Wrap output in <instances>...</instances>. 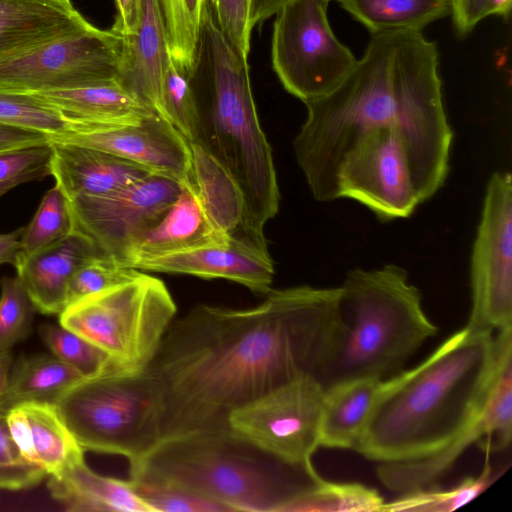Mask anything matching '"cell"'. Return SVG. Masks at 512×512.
<instances>
[{
  "mask_svg": "<svg viewBox=\"0 0 512 512\" xmlns=\"http://www.w3.org/2000/svg\"><path fill=\"white\" fill-rule=\"evenodd\" d=\"M340 287L270 290L258 305H198L174 319L145 368L163 398L161 440L228 427L235 409L317 378L345 333Z\"/></svg>",
  "mask_w": 512,
  "mask_h": 512,
  "instance_id": "1",
  "label": "cell"
},
{
  "mask_svg": "<svg viewBox=\"0 0 512 512\" xmlns=\"http://www.w3.org/2000/svg\"><path fill=\"white\" fill-rule=\"evenodd\" d=\"M304 104L307 118L293 147L316 200L339 198L344 157L381 128L395 129L403 137L422 203L442 187L453 132L443 104L437 44L422 32L371 34L342 82Z\"/></svg>",
  "mask_w": 512,
  "mask_h": 512,
  "instance_id": "2",
  "label": "cell"
},
{
  "mask_svg": "<svg viewBox=\"0 0 512 512\" xmlns=\"http://www.w3.org/2000/svg\"><path fill=\"white\" fill-rule=\"evenodd\" d=\"M496 372L493 332L465 326L417 366L387 378L353 449L378 463L445 450L478 425Z\"/></svg>",
  "mask_w": 512,
  "mask_h": 512,
  "instance_id": "3",
  "label": "cell"
},
{
  "mask_svg": "<svg viewBox=\"0 0 512 512\" xmlns=\"http://www.w3.org/2000/svg\"><path fill=\"white\" fill-rule=\"evenodd\" d=\"M128 480L135 489L184 490L230 512H285L324 479L312 461L282 460L223 427L161 440L129 465Z\"/></svg>",
  "mask_w": 512,
  "mask_h": 512,
  "instance_id": "4",
  "label": "cell"
},
{
  "mask_svg": "<svg viewBox=\"0 0 512 512\" xmlns=\"http://www.w3.org/2000/svg\"><path fill=\"white\" fill-rule=\"evenodd\" d=\"M201 47L209 82L196 92V141L230 178L242 201V223L263 233L279 210L280 192L271 146L261 128L253 99L249 66L217 26L207 4Z\"/></svg>",
  "mask_w": 512,
  "mask_h": 512,
  "instance_id": "5",
  "label": "cell"
},
{
  "mask_svg": "<svg viewBox=\"0 0 512 512\" xmlns=\"http://www.w3.org/2000/svg\"><path fill=\"white\" fill-rule=\"evenodd\" d=\"M421 300L420 290L408 282L400 266L349 271L339 300L345 333L316 378L323 389L359 378L385 379L403 371L438 331Z\"/></svg>",
  "mask_w": 512,
  "mask_h": 512,
  "instance_id": "6",
  "label": "cell"
},
{
  "mask_svg": "<svg viewBox=\"0 0 512 512\" xmlns=\"http://www.w3.org/2000/svg\"><path fill=\"white\" fill-rule=\"evenodd\" d=\"M54 406L84 451L120 455L130 465L161 441L163 398L146 369L83 377Z\"/></svg>",
  "mask_w": 512,
  "mask_h": 512,
  "instance_id": "7",
  "label": "cell"
},
{
  "mask_svg": "<svg viewBox=\"0 0 512 512\" xmlns=\"http://www.w3.org/2000/svg\"><path fill=\"white\" fill-rule=\"evenodd\" d=\"M177 307L166 285L139 273L85 296L59 314V324L82 336L123 370H144L175 319Z\"/></svg>",
  "mask_w": 512,
  "mask_h": 512,
  "instance_id": "8",
  "label": "cell"
},
{
  "mask_svg": "<svg viewBox=\"0 0 512 512\" xmlns=\"http://www.w3.org/2000/svg\"><path fill=\"white\" fill-rule=\"evenodd\" d=\"M328 4L327 0H292L273 25V70L285 90L304 103L334 90L357 62L333 32Z\"/></svg>",
  "mask_w": 512,
  "mask_h": 512,
  "instance_id": "9",
  "label": "cell"
},
{
  "mask_svg": "<svg viewBox=\"0 0 512 512\" xmlns=\"http://www.w3.org/2000/svg\"><path fill=\"white\" fill-rule=\"evenodd\" d=\"M471 311L466 327L493 332L512 325V178L490 177L471 254Z\"/></svg>",
  "mask_w": 512,
  "mask_h": 512,
  "instance_id": "10",
  "label": "cell"
},
{
  "mask_svg": "<svg viewBox=\"0 0 512 512\" xmlns=\"http://www.w3.org/2000/svg\"><path fill=\"white\" fill-rule=\"evenodd\" d=\"M325 390L299 377L235 410L229 429L263 451L291 463L311 462L319 446Z\"/></svg>",
  "mask_w": 512,
  "mask_h": 512,
  "instance_id": "11",
  "label": "cell"
},
{
  "mask_svg": "<svg viewBox=\"0 0 512 512\" xmlns=\"http://www.w3.org/2000/svg\"><path fill=\"white\" fill-rule=\"evenodd\" d=\"M123 37L95 26L0 63V89H72L117 80Z\"/></svg>",
  "mask_w": 512,
  "mask_h": 512,
  "instance_id": "12",
  "label": "cell"
},
{
  "mask_svg": "<svg viewBox=\"0 0 512 512\" xmlns=\"http://www.w3.org/2000/svg\"><path fill=\"white\" fill-rule=\"evenodd\" d=\"M338 196L360 202L381 220L406 218L422 203L397 130L378 129L351 148L338 172Z\"/></svg>",
  "mask_w": 512,
  "mask_h": 512,
  "instance_id": "13",
  "label": "cell"
},
{
  "mask_svg": "<svg viewBox=\"0 0 512 512\" xmlns=\"http://www.w3.org/2000/svg\"><path fill=\"white\" fill-rule=\"evenodd\" d=\"M181 189L179 181L150 173L110 194L69 200L73 230L121 264L132 244L163 217Z\"/></svg>",
  "mask_w": 512,
  "mask_h": 512,
  "instance_id": "14",
  "label": "cell"
},
{
  "mask_svg": "<svg viewBox=\"0 0 512 512\" xmlns=\"http://www.w3.org/2000/svg\"><path fill=\"white\" fill-rule=\"evenodd\" d=\"M47 138L112 154L182 184L194 180L190 143L155 113L126 123H90L84 130Z\"/></svg>",
  "mask_w": 512,
  "mask_h": 512,
  "instance_id": "15",
  "label": "cell"
},
{
  "mask_svg": "<svg viewBox=\"0 0 512 512\" xmlns=\"http://www.w3.org/2000/svg\"><path fill=\"white\" fill-rule=\"evenodd\" d=\"M132 268L231 280L261 294L271 290L275 274L264 233L243 224L223 241L148 258Z\"/></svg>",
  "mask_w": 512,
  "mask_h": 512,
  "instance_id": "16",
  "label": "cell"
},
{
  "mask_svg": "<svg viewBox=\"0 0 512 512\" xmlns=\"http://www.w3.org/2000/svg\"><path fill=\"white\" fill-rule=\"evenodd\" d=\"M91 26L70 0H0V63Z\"/></svg>",
  "mask_w": 512,
  "mask_h": 512,
  "instance_id": "17",
  "label": "cell"
},
{
  "mask_svg": "<svg viewBox=\"0 0 512 512\" xmlns=\"http://www.w3.org/2000/svg\"><path fill=\"white\" fill-rule=\"evenodd\" d=\"M104 255L84 234L73 230L61 241L32 255L18 254L13 264L38 312L60 314L67 305L68 283L75 271Z\"/></svg>",
  "mask_w": 512,
  "mask_h": 512,
  "instance_id": "18",
  "label": "cell"
},
{
  "mask_svg": "<svg viewBox=\"0 0 512 512\" xmlns=\"http://www.w3.org/2000/svg\"><path fill=\"white\" fill-rule=\"evenodd\" d=\"M230 233L212 221L193 180L182 184L177 199L153 227L137 238L121 265L132 268L148 258L223 241Z\"/></svg>",
  "mask_w": 512,
  "mask_h": 512,
  "instance_id": "19",
  "label": "cell"
},
{
  "mask_svg": "<svg viewBox=\"0 0 512 512\" xmlns=\"http://www.w3.org/2000/svg\"><path fill=\"white\" fill-rule=\"evenodd\" d=\"M169 55L159 0H141L137 27L123 37L117 80L164 119L161 92Z\"/></svg>",
  "mask_w": 512,
  "mask_h": 512,
  "instance_id": "20",
  "label": "cell"
},
{
  "mask_svg": "<svg viewBox=\"0 0 512 512\" xmlns=\"http://www.w3.org/2000/svg\"><path fill=\"white\" fill-rule=\"evenodd\" d=\"M51 175L68 200L110 194L151 172L112 154L62 141H49Z\"/></svg>",
  "mask_w": 512,
  "mask_h": 512,
  "instance_id": "21",
  "label": "cell"
},
{
  "mask_svg": "<svg viewBox=\"0 0 512 512\" xmlns=\"http://www.w3.org/2000/svg\"><path fill=\"white\" fill-rule=\"evenodd\" d=\"M48 490L67 511L152 512L129 480L100 475L84 458L48 476Z\"/></svg>",
  "mask_w": 512,
  "mask_h": 512,
  "instance_id": "22",
  "label": "cell"
},
{
  "mask_svg": "<svg viewBox=\"0 0 512 512\" xmlns=\"http://www.w3.org/2000/svg\"><path fill=\"white\" fill-rule=\"evenodd\" d=\"M387 378H359L325 390L319 446L353 449Z\"/></svg>",
  "mask_w": 512,
  "mask_h": 512,
  "instance_id": "23",
  "label": "cell"
},
{
  "mask_svg": "<svg viewBox=\"0 0 512 512\" xmlns=\"http://www.w3.org/2000/svg\"><path fill=\"white\" fill-rule=\"evenodd\" d=\"M31 93L71 118L85 123H126L155 113L118 80Z\"/></svg>",
  "mask_w": 512,
  "mask_h": 512,
  "instance_id": "24",
  "label": "cell"
},
{
  "mask_svg": "<svg viewBox=\"0 0 512 512\" xmlns=\"http://www.w3.org/2000/svg\"><path fill=\"white\" fill-rule=\"evenodd\" d=\"M84 376L53 356L36 355L19 359L12 366L7 392L0 406L6 412L27 402L55 401Z\"/></svg>",
  "mask_w": 512,
  "mask_h": 512,
  "instance_id": "25",
  "label": "cell"
},
{
  "mask_svg": "<svg viewBox=\"0 0 512 512\" xmlns=\"http://www.w3.org/2000/svg\"><path fill=\"white\" fill-rule=\"evenodd\" d=\"M339 3L370 34L421 32L451 14V0H343Z\"/></svg>",
  "mask_w": 512,
  "mask_h": 512,
  "instance_id": "26",
  "label": "cell"
},
{
  "mask_svg": "<svg viewBox=\"0 0 512 512\" xmlns=\"http://www.w3.org/2000/svg\"><path fill=\"white\" fill-rule=\"evenodd\" d=\"M29 423L30 443L35 463L48 476L56 475L70 464L84 458V450L69 430L54 404H21Z\"/></svg>",
  "mask_w": 512,
  "mask_h": 512,
  "instance_id": "27",
  "label": "cell"
},
{
  "mask_svg": "<svg viewBox=\"0 0 512 512\" xmlns=\"http://www.w3.org/2000/svg\"><path fill=\"white\" fill-rule=\"evenodd\" d=\"M171 57L195 77L208 0H159Z\"/></svg>",
  "mask_w": 512,
  "mask_h": 512,
  "instance_id": "28",
  "label": "cell"
},
{
  "mask_svg": "<svg viewBox=\"0 0 512 512\" xmlns=\"http://www.w3.org/2000/svg\"><path fill=\"white\" fill-rule=\"evenodd\" d=\"M85 125L31 92L0 89V126L60 135L81 131Z\"/></svg>",
  "mask_w": 512,
  "mask_h": 512,
  "instance_id": "29",
  "label": "cell"
},
{
  "mask_svg": "<svg viewBox=\"0 0 512 512\" xmlns=\"http://www.w3.org/2000/svg\"><path fill=\"white\" fill-rule=\"evenodd\" d=\"M487 456L482 472L477 477H468L451 490L422 488L403 493L389 503L382 505L380 512L417 511L450 512L472 501L483 493L497 478L494 474L486 447Z\"/></svg>",
  "mask_w": 512,
  "mask_h": 512,
  "instance_id": "30",
  "label": "cell"
},
{
  "mask_svg": "<svg viewBox=\"0 0 512 512\" xmlns=\"http://www.w3.org/2000/svg\"><path fill=\"white\" fill-rule=\"evenodd\" d=\"M73 231L69 200L55 184L43 196L30 223L22 230L20 254L32 255L67 237Z\"/></svg>",
  "mask_w": 512,
  "mask_h": 512,
  "instance_id": "31",
  "label": "cell"
},
{
  "mask_svg": "<svg viewBox=\"0 0 512 512\" xmlns=\"http://www.w3.org/2000/svg\"><path fill=\"white\" fill-rule=\"evenodd\" d=\"M384 500L377 490L360 483L323 480L285 512H380Z\"/></svg>",
  "mask_w": 512,
  "mask_h": 512,
  "instance_id": "32",
  "label": "cell"
},
{
  "mask_svg": "<svg viewBox=\"0 0 512 512\" xmlns=\"http://www.w3.org/2000/svg\"><path fill=\"white\" fill-rule=\"evenodd\" d=\"M193 79L171 55L162 82V108L165 119L189 142L196 141L198 107Z\"/></svg>",
  "mask_w": 512,
  "mask_h": 512,
  "instance_id": "33",
  "label": "cell"
},
{
  "mask_svg": "<svg viewBox=\"0 0 512 512\" xmlns=\"http://www.w3.org/2000/svg\"><path fill=\"white\" fill-rule=\"evenodd\" d=\"M38 332L56 358L75 368L84 377L121 369L106 352L60 324H42Z\"/></svg>",
  "mask_w": 512,
  "mask_h": 512,
  "instance_id": "34",
  "label": "cell"
},
{
  "mask_svg": "<svg viewBox=\"0 0 512 512\" xmlns=\"http://www.w3.org/2000/svg\"><path fill=\"white\" fill-rule=\"evenodd\" d=\"M0 285L1 352L10 351L15 344L29 336L37 309L18 277H3Z\"/></svg>",
  "mask_w": 512,
  "mask_h": 512,
  "instance_id": "35",
  "label": "cell"
},
{
  "mask_svg": "<svg viewBox=\"0 0 512 512\" xmlns=\"http://www.w3.org/2000/svg\"><path fill=\"white\" fill-rule=\"evenodd\" d=\"M139 273L109 256H97L80 266L72 275L67 288L66 307L85 296L128 281Z\"/></svg>",
  "mask_w": 512,
  "mask_h": 512,
  "instance_id": "36",
  "label": "cell"
},
{
  "mask_svg": "<svg viewBox=\"0 0 512 512\" xmlns=\"http://www.w3.org/2000/svg\"><path fill=\"white\" fill-rule=\"evenodd\" d=\"M48 474L28 461L15 443L4 413H0V489L19 491L35 487Z\"/></svg>",
  "mask_w": 512,
  "mask_h": 512,
  "instance_id": "37",
  "label": "cell"
},
{
  "mask_svg": "<svg viewBox=\"0 0 512 512\" xmlns=\"http://www.w3.org/2000/svg\"><path fill=\"white\" fill-rule=\"evenodd\" d=\"M217 26L234 49L248 59L253 28L249 22V0H208Z\"/></svg>",
  "mask_w": 512,
  "mask_h": 512,
  "instance_id": "38",
  "label": "cell"
},
{
  "mask_svg": "<svg viewBox=\"0 0 512 512\" xmlns=\"http://www.w3.org/2000/svg\"><path fill=\"white\" fill-rule=\"evenodd\" d=\"M135 491L152 512H230L219 503L184 490L135 489Z\"/></svg>",
  "mask_w": 512,
  "mask_h": 512,
  "instance_id": "39",
  "label": "cell"
},
{
  "mask_svg": "<svg viewBox=\"0 0 512 512\" xmlns=\"http://www.w3.org/2000/svg\"><path fill=\"white\" fill-rule=\"evenodd\" d=\"M52 154L50 142L0 151V182L51 168Z\"/></svg>",
  "mask_w": 512,
  "mask_h": 512,
  "instance_id": "40",
  "label": "cell"
},
{
  "mask_svg": "<svg viewBox=\"0 0 512 512\" xmlns=\"http://www.w3.org/2000/svg\"><path fill=\"white\" fill-rule=\"evenodd\" d=\"M487 0H457L451 10L456 32L465 36L472 32L476 25L485 18Z\"/></svg>",
  "mask_w": 512,
  "mask_h": 512,
  "instance_id": "41",
  "label": "cell"
},
{
  "mask_svg": "<svg viewBox=\"0 0 512 512\" xmlns=\"http://www.w3.org/2000/svg\"><path fill=\"white\" fill-rule=\"evenodd\" d=\"M116 16L111 30L126 37L134 33L139 20L141 0H115Z\"/></svg>",
  "mask_w": 512,
  "mask_h": 512,
  "instance_id": "42",
  "label": "cell"
},
{
  "mask_svg": "<svg viewBox=\"0 0 512 512\" xmlns=\"http://www.w3.org/2000/svg\"><path fill=\"white\" fill-rule=\"evenodd\" d=\"M48 142L47 135L43 133L0 126V151Z\"/></svg>",
  "mask_w": 512,
  "mask_h": 512,
  "instance_id": "43",
  "label": "cell"
},
{
  "mask_svg": "<svg viewBox=\"0 0 512 512\" xmlns=\"http://www.w3.org/2000/svg\"><path fill=\"white\" fill-rule=\"evenodd\" d=\"M292 0H249V22L252 28L277 15Z\"/></svg>",
  "mask_w": 512,
  "mask_h": 512,
  "instance_id": "44",
  "label": "cell"
},
{
  "mask_svg": "<svg viewBox=\"0 0 512 512\" xmlns=\"http://www.w3.org/2000/svg\"><path fill=\"white\" fill-rule=\"evenodd\" d=\"M22 230L0 234V265L14 264L21 249L20 238Z\"/></svg>",
  "mask_w": 512,
  "mask_h": 512,
  "instance_id": "45",
  "label": "cell"
},
{
  "mask_svg": "<svg viewBox=\"0 0 512 512\" xmlns=\"http://www.w3.org/2000/svg\"><path fill=\"white\" fill-rule=\"evenodd\" d=\"M48 175H51V168H45L38 171L26 173L15 178L0 182V197L9 190L13 189L14 187L22 183L30 181H39Z\"/></svg>",
  "mask_w": 512,
  "mask_h": 512,
  "instance_id": "46",
  "label": "cell"
},
{
  "mask_svg": "<svg viewBox=\"0 0 512 512\" xmlns=\"http://www.w3.org/2000/svg\"><path fill=\"white\" fill-rule=\"evenodd\" d=\"M13 366V356L10 351L0 352V406L8 389L10 374ZM1 413V412H0Z\"/></svg>",
  "mask_w": 512,
  "mask_h": 512,
  "instance_id": "47",
  "label": "cell"
},
{
  "mask_svg": "<svg viewBox=\"0 0 512 512\" xmlns=\"http://www.w3.org/2000/svg\"><path fill=\"white\" fill-rule=\"evenodd\" d=\"M512 0H487L485 6V18L488 16H500L508 18L511 11Z\"/></svg>",
  "mask_w": 512,
  "mask_h": 512,
  "instance_id": "48",
  "label": "cell"
},
{
  "mask_svg": "<svg viewBox=\"0 0 512 512\" xmlns=\"http://www.w3.org/2000/svg\"><path fill=\"white\" fill-rule=\"evenodd\" d=\"M457 0H451V10L453 8V6L456 4Z\"/></svg>",
  "mask_w": 512,
  "mask_h": 512,
  "instance_id": "49",
  "label": "cell"
},
{
  "mask_svg": "<svg viewBox=\"0 0 512 512\" xmlns=\"http://www.w3.org/2000/svg\"><path fill=\"white\" fill-rule=\"evenodd\" d=\"M328 2H331V1H338V2H341L343 0H327Z\"/></svg>",
  "mask_w": 512,
  "mask_h": 512,
  "instance_id": "50",
  "label": "cell"
}]
</instances>
